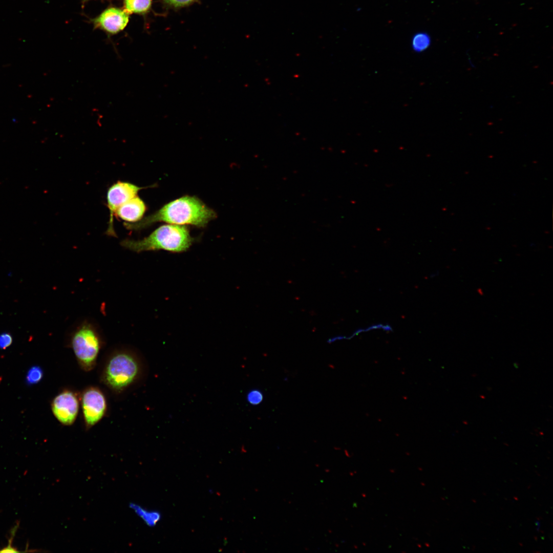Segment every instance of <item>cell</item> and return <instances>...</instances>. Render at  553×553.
I'll return each instance as SVG.
<instances>
[{
    "label": "cell",
    "instance_id": "5bb4252c",
    "mask_svg": "<svg viewBox=\"0 0 553 553\" xmlns=\"http://www.w3.org/2000/svg\"><path fill=\"white\" fill-rule=\"evenodd\" d=\"M263 393L258 389L250 390L246 396L247 401L252 406L259 405L263 401Z\"/></svg>",
    "mask_w": 553,
    "mask_h": 553
},
{
    "label": "cell",
    "instance_id": "30bf717a",
    "mask_svg": "<svg viewBox=\"0 0 553 553\" xmlns=\"http://www.w3.org/2000/svg\"><path fill=\"white\" fill-rule=\"evenodd\" d=\"M129 507L150 527L155 526L161 520V514L157 511H148L141 506L131 503Z\"/></svg>",
    "mask_w": 553,
    "mask_h": 553
},
{
    "label": "cell",
    "instance_id": "5b68a950",
    "mask_svg": "<svg viewBox=\"0 0 553 553\" xmlns=\"http://www.w3.org/2000/svg\"><path fill=\"white\" fill-rule=\"evenodd\" d=\"M80 400L85 426L88 430L105 415L107 400L101 390L96 387H89L83 390Z\"/></svg>",
    "mask_w": 553,
    "mask_h": 553
},
{
    "label": "cell",
    "instance_id": "ba28073f",
    "mask_svg": "<svg viewBox=\"0 0 553 553\" xmlns=\"http://www.w3.org/2000/svg\"><path fill=\"white\" fill-rule=\"evenodd\" d=\"M129 19V13L121 9L111 7L103 11L94 20L96 27L110 34H116L123 30Z\"/></svg>",
    "mask_w": 553,
    "mask_h": 553
},
{
    "label": "cell",
    "instance_id": "7a4b0ae2",
    "mask_svg": "<svg viewBox=\"0 0 553 553\" xmlns=\"http://www.w3.org/2000/svg\"><path fill=\"white\" fill-rule=\"evenodd\" d=\"M193 242L186 227L172 224L162 225L141 240L125 239L121 241L120 245L138 253L159 250L182 252L186 251Z\"/></svg>",
    "mask_w": 553,
    "mask_h": 553
},
{
    "label": "cell",
    "instance_id": "9c48e42d",
    "mask_svg": "<svg viewBox=\"0 0 553 553\" xmlns=\"http://www.w3.org/2000/svg\"><path fill=\"white\" fill-rule=\"evenodd\" d=\"M146 208L143 200L136 196L119 206L114 215L125 222L135 223L142 219Z\"/></svg>",
    "mask_w": 553,
    "mask_h": 553
},
{
    "label": "cell",
    "instance_id": "8fae6325",
    "mask_svg": "<svg viewBox=\"0 0 553 553\" xmlns=\"http://www.w3.org/2000/svg\"><path fill=\"white\" fill-rule=\"evenodd\" d=\"M431 43V37L424 32H419L413 35L411 39V47L414 51L420 53L429 48Z\"/></svg>",
    "mask_w": 553,
    "mask_h": 553
},
{
    "label": "cell",
    "instance_id": "7c38bea8",
    "mask_svg": "<svg viewBox=\"0 0 553 553\" xmlns=\"http://www.w3.org/2000/svg\"><path fill=\"white\" fill-rule=\"evenodd\" d=\"M152 0H124V6L127 13L143 14L151 8Z\"/></svg>",
    "mask_w": 553,
    "mask_h": 553
},
{
    "label": "cell",
    "instance_id": "3957f363",
    "mask_svg": "<svg viewBox=\"0 0 553 553\" xmlns=\"http://www.w3.org/2000/svg\"><path fill=\"white\" fill-rule=\"evenodd\" d=\"M142 365L132 351L121 349L113 352L104 367L102 379L111 390L119 392L133 384L141 376Z\"/></svg>",
    "mask_w": 553,
    "mask_h": 553
},
{
    "label": "cell",
    "instance_id": "9a60e30c",
    "mask_svg": "<svg viewBox=\"0 0 553 553\" xmlns=\"http://www.w3.org/2000/svg\"><path fill=\"white\" fill-rule=\"evenodd\" d=\"M12 338L11 335L8 333H3L0 334V348L6 349L12 343Z\"/></svg>",
    "mask_w": 553,
    "mask_h": 553
},
{
    "label": "cell",
    "instance_id": "8992f818",
    "mask_svg": "<svg viewBox=\"0 0 553 553\" xmlns=\"http://www.w3.org/2000/svg\"><path fill=\"white\" fill-rule=\"evenodd\" d=\"M144 188L128 182L118 181L109 188L107 192V206L110 211V218L106 234L116 237L114 228V215L117 208L131 199L137 196L139 190Z\"/></svg>",
    "mask_w": 553,
    "mask_h": 553
},
{
    "label": "cell",
    "instance_id": "6da1fadb",
    "mask_svg": "<svg viewBox=\"0 0 553 553\" xmlns=\"http://www.w3.org/2000/svg\"><path fill=\"white\" fill-rule=\"evenodd\" d=\"M216 217L215 212L198 198L183 196L165 204L155 213L135 223H123L128 230H138L157 222L204 227Z\"/></svg>",
    "mask_w": 553,
    "mask_h": 553
},
{
    "label": "cell",
    "instance_id": "e0dca14e",
    "mask_svg": "<svg viewBox=\"0 0 553 553\" xmlns=\"http://www.w3.org/2000/svg\"><path fill=\"white\" fill-rule=\"evenodd\" d=\"M535 525H536V529H537V530L538 531H539V529H540V521H537H537H536Z\"/></svg>",
    "mask_w": 553,
    "mask_h": 553
},
{
    "label": "cell",
    "instance_id": "4fadbf2b",
    "mask_svg": "<svg viewBox=\"0 0 553 553\" xmlns=\"http://www.w3.org/2000/svg\"><path fill=\"white\" fill-rule=\"evenodd\" d=\"M43 376L42 369L38 366L32 367L28 371L26 380L28 384H35L41 380Z\"/></svg>",
    "mask_w": 553,
    "mask_h": 553
},
{
    "label": "cell",
    "instance_id": "2e32d148",
    "mask_svg": "<svg viewBox=\"0 0 553 553\" xmlns=\"http://www.w3.org/2000/svg\"><path fill=\"white\" fill-rule=\"evenodd\" d=\"M167 4L174 7H181L187 6L196 0H164Z\"/></svg>",
    "mask_w": 553,
    "mask_h": 553
},
{
    "label": "cell",
    "instance_id": "277c9868",
    "mask_svg": "<svg viewBox=\"0 0 553 553\" xmlns=\"http://www.w3.org/2000/svg\"><path fill=\"white\" fill-rule=\"evenodd\" d=\"M70 345L80 367L85 371L95 366L103 339L98 325L90 320L76 324L70 333Z\"/></svg>",
    "mask_w": 553,
    "mask_h": 553
},
{
    "label": "cell",
    "instance_id": "52a82bcc",
    "mask_svg": "<svg viewBox=\"0 0 553 553\" xmlns=\"http://www.w3.org/2000/svg\"><path fill=\"white\" fill-rule=\"evenodd\" d=\"M79 401L76 392L70 390H65L57 395L52 402L53 414L62 424L72 425L78 414Z\"/></svg>",
    "mask_w": 553,
    "mask_h": 553
}]
</instances>
